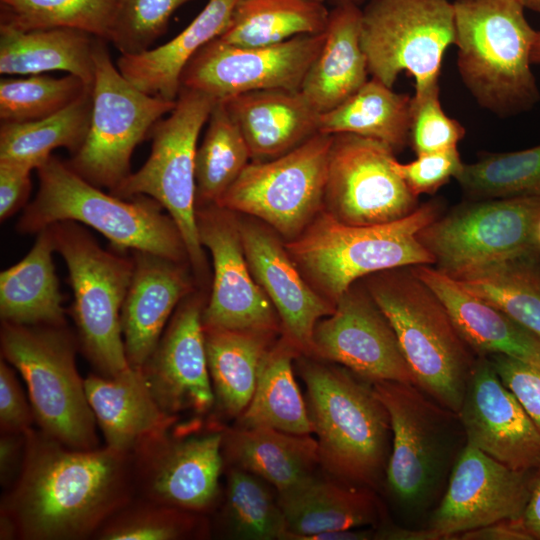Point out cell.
I'll list each match as a JSON object with an SVG mask.
<instances>
[{"mask_svg": "<svg viewBox=\"0 0 540 540\" xmlns=\"http://www.w3.org/2000/svg\"><path fill=\"white\" fill-rule=\"evenodd\" d=\"M133 497L130 454L106 445L73 449L32 428L0 513L14 523L17 539L86 540Z\"/></svg>", "mask_w": 540, "mask_h": 540, "instance_id": "obj_1", "label": "cell"}, {"mask_svg": "<svg viewBox=\"0 0 540 540\" xmlns=\"http://www.w3.org/2000/svg\"><path fill=\"white\" fill-rule=\"evenodd\" d=\"M296 360L320 468L338 480L377 490L385 481L391 426L372 384L319 358L300 354Z\"/></svg>", "mask_w": 540, "mask_h": 540, "instance_id": "obj_2", "label": "cell"}, {"mask_svg": "<svg viewBox=\"0 0 540 540\" xmlns=\"http://www.w3.org/2000/svg\"><path fill=\"white\" fill-rule=\"evenodd\" d=\"M460 77L476 102L499 117L534 108L540 91L532 72L536 30L521 0H455Z\"/></svg>", "mask_w": 540, "mask_h": 540, "instance_id": "obj_3", "label": "cell"}, {"mask_svg": "<svg viewBox=\"0 0 540 540\" xmlns=\"http://www.w3.org/2000/svg\"><path fill=\"white\" fill-rule=\"evenodd\" d=\"M369 276L365 287L393 327L415 385L457 414L478 356L410 266Z\"/></svg>", "mask_w": 540, "mask_h": 540, "instance_id": "obj_4", "label": "cell"}, {"mask_svg": "<svg viewBox=\"0 0 540 540\" xmlns=\"http://www.w3.org/2000/svg\"><path fill=\"white\" fill-rule=\"evenodd\" d=\"M36 170L39 189L19 219L20 232L38 233L62 221L81 222L122 250L147 252L175 261L188 257L175 222L162 212L163 207L156 200L106 194L55 156Z\"/></svg>", "mask_w": 540, "mask_h": 540, "instance_id": "obj_5", "label": "cell"}, {"mask_svg": "<svg viewBox=\"0 0 540 540\" xmlns=\"http://www.w3.org/2000/svg\"><path fill=\"white\" fill-rule=\"evenodd\" d=\"M442 204L430 200L398 220L365 226L342 223L328 212L317 215L286 244L293 261L335 305L362 277L384 270L434 264L418 233L439 217Z\"/></svg>", "mask_w": 540, "mask_h": 540, "instance_id": "obj_6", "label": "cell"}, {"mask_svg": "<svg viewBox=\"0 0 540 540\" xmlns=\"http://www.w3.org/2000/svg\"><path fill=\"white\" fill-rule=\"evenodd\" d=\"M1 355L26 383L39 430L67 447H99L96 419L76 366L78 342L65 326L2 321Z\"/></svg>", "mask_w": 540, "mask_h": 540, "instance_id": "obj_7", "label": "cell"}, {"mask_svg": "<svg viewBox=\"0 0 540 540\" xmlns=\"http://www.w3.org/2000/svg\"><path fill=\"white\" fill-rule=\"evenodd\" d=\"M49 229L55 250L68 269L81 350L99 375L116 376L131 367L124 347L121 310L134 261L101 248L76 222H58Z\"/></svg>", "mask_w": 540, "mask_h": 540, "instance_id": "obj_8", "label": "cell"}, {"mask_svg": "<svg viewBox=\"0 0 540 540\" xmlns=\"http://www.w3.org/2000/svg\"><path fill=\"white\" fill-rule=\"evenodd\" d=\"M224 423L213 415L178 420L130 454L134 497L198 514L222 498Z\"/></svg>", "mask_w": 540, "mask_h": 540, "instance_id": "obj_9", "label": "cell"}, {"mask_svg": "<svg viewBox=\"0 0 540 540\" xmlns=\"http://www.w3.org/2000/svg\"><path fill=\"white\" fill-rule=\"evenodd\" d=\"M361 44L373 78L393 88L406 72L413 97L438 90L444 54L455 45L453 2L369 0L361 8Z\"/></svg>", "mask_w": 540, "mask_h": 540, "instance_id": "obj_10", "label": "cell"}, {"mask_svg": "<svg viewBox=\"0 0 540 540\" xmlns=\"http://www.w3.org/2000/svg\"><path fill=\"white\" fill-rule=\"evenodd\" d=\"M217 100L181 88L169 116L151 129V153L144 165L131 173L111 194L156 200L175 222L194 268L202 271L204 252L196 219L195 155L197 140Z\"/></svg>", "mask_w": 540, "mask_h": 540, "instance_id": "obj_11", "label": "cell"}, {"mask_svg": "<svg viewBox=\"0 0 540 540\" xmlns=\"http://www.w3.org/2000/svg\"><path fill=\"white\" fill-rule=\"evenodd\" d=\"M107 42H95L90 127L67 164L89 183L111 191L131 174L134 149L176 100L148 95L129 82L112 62Z\"/></svg>", "mask_w": 540, "mask_h": 540, "instance_id": "obj_12", "label": "cell"}, {"mask_svg": "<svg viewBox=\"0 0 540 540\" xmlns=\"http://www.w3.org/2000/svg\"><path fill=\"white\" fill-rule=\"evenodd\" d=\"M371 384L388 412L391 426L387 488L401 505L425 508L441 488L451 464L459 417L414 384Z\"/></svg>", "mask_w": 540, "mask_h": 540, "instance_id": "obj_13", "label": "cell"}, {"mask_svg": "<svg viewBox=\"0 0 540 540\" xmlns=\"http://www.w3.org/2000/svg\"><path fill=\"white\" fill-rule=\"evenodd\" d=\"M540 196L470 200L417 235L438 271L459 280L531 248Z\"/></svg>", "mask_w": 540, "mask_h": 540, "instance_id": "obj_14", "label": "cell"}, {"mask_svg": "<svg viewBox=\"0 0 540 540\" xmlns=\"http://www.w3.org/2000/svg\"><path fill=\"white\" fill-rule=\"evenodd\" d=\"M332 142L333 135L317 133L279 157L249 163L216 205L296 238L324 206Z\"/></svg>", "mask_w": 540, "mask_h": 540, "instance_id": "obj_15", "label": "cell"}, {"mask_svg": "<svg viewBox=\"0 0 540 540\" xmlns=\"http://www.w3.org/2000/svg\"><path fill=\"white\" fill-rule=\"evenodd\" d=\"M395 152L361 136L333 135L324 206L342 223L356 226L388 223L411 214L414 195L394 169Z\"/></svg>", "mask_w": 540, "mask_h": 540, "instance_id": "obj_16", "label": "cell"}, {"mask_svg": "<svg viewBox=\"0 0 540 540\" xmlns=\"http://www.w3.org/2000/svg\"><path fill=\"white\" fill-rule=\"evenodd\" d=\"M324 39L325 31L269 46L244 47L217 37L187 63L180 86L217 101L255 90L299 91Z\"/></svg>", "mask_w": 540, "mask_h": 540, "instance_id": "obj_17", "label": "cell"}, {"mask_svg": "<svg viewBox=\"0 0 540 540\" xmlns=\"http://www.w3.org/2000/svg\"><path fill=\"white\" fill-rule=\"evenodd\" d=\"M534 470L512 469L465 443L446 489L428 522L440 540L505 520H520L527 505Z\"/></svg>", "mask_w": 540, "mask_h": 540, "instance_id": "obj_18", "label": "cell"}, {"mask_svg": "<svg viewBox=\"0 0 540 540\" xmlns=\"http://www.w3.org/2000/svg\"><path fill=\"white\" fill-rule=\"evenodd\" d=\"M313 357L345 367L367 382L397 381L415 385L396 334L366 287L355 283L318 321Z\"/></svg>", "mask_w": 540, "mask_h": 540, "instance_id": "obj_19", "label": "cell"}, {"mask_svg": "<svg viewBox=\"0 0 540 540\" xmlns=\"http://www.w3.org/2000/svg\"><path fill=\"white\" fill-rule=\"evenodd\" d=\"M228 210L197 207L199 239L211 253L214 276L210 299L202 312L204 327L277 334L278 314L255 281L244 253L239 225Z\"/></svg>", "mask_w": 540, "mask_h": 540, "instance_id": "obj_20", "label": "cell"}, {"mask_svg": "<svg viewBox=\"0 0 540 540\" xmlns=\"http://www.w3.org/2000/svg\"><path fill=\"white\" fill-rule=\"evenodd\" d=\"M203 309L198 298H184L153 353L140 367L156 402L171 416L207 418L214 413Z\"/></svg>", "mask_w": 540, "mask_h": 540, "instance_id": "obj_21", "label": "cell"}, {"mask_svg": "<svg viewBox=\"0 0 540 540\" xmlns=\"http://www.w3.org/2000/svg\"><path fill=\"white\" fill-rule=\"evenodd\" d=\"M457 415L466 443L515 470L540 465V431L488 357L478 356Z\"/></svg>", "mask_w": 540, "mask_h": 540, "instance_id": "obj_22", "label": "cell"}, {"mask_svg": "<svg viewBox=\"0 0 540 540\" xmlns=\"http://www.w3.org/2000/svg\"><path fill=\"white\" fill-rule=\"evenodd\" d=\"M239 229L251 273L278 314L283 338L300 354L313 357L315 326L335 305L306 283L288 251L268 230L252 223L240 224Z\"/></svg>", "mask_w": 540, "mask_h": 540, "instance_id": "obj_23", "label": "cell"}, {"mask_svg": "<svg viewBox=\"0 0 540 540\" xmlns=\"http://www.w3.org/2000/svg\"><path fill=\"white\" fill-rule=\"evenodd\" d=\"M135 253L121 326L127 360L131 367L140 368L156 348L173 311L189 294L191 283L181 261Z\"/></svg>", "mask_w": 540, "mask_h": 540, "instance_id": "obj_24", "label": "cell"}, {"mask_svg": "<svg viewBox=\"0 0 540 540\" xmlns=\"http://www.w3.org/2000/svg\"><path fill=\"white\" fill-rule=\"evenodd\" d=\"M440 299L477 356L502 354L540 367V336L429 265L410 266Z\"/></svg>", "mask_w": 540, "mask_h": 540, "instance_id": "obj_25", "label": "cell"}, {"mask_svg": "<svg viewBox=\"0 0 540 540\" xmlns=\"http://www.w3.org/2000/svg\"><path fill=\"white\" fill-rule=\"evenodd\" d=\"M277 494L288 528L285 540L328 530L377 528L384 523L385 511L376 490L326 473H314Z\"/></svg>", "mask_w": 540, "mask_h": 540, "instance_id": "obj_26", "label": "cell"}, {"mask_svg": "<svg viewBox=\"0 0 540 540\" xmlns=\"http://www.w3.org/2000/svg\"><path fill=\"white\" fill-rule=\"evenodd\" d=\"M84 384L105 445L116 451L131 454L146 439L180 420L161 409L141 368L130 367L112 377L91 374Z\"/></svg>", "mask_w": 540, "mask_h": 540, "instance_id": "obj_27", "label": "cell"}, {"mask_svg": "<svg viewBox=\"0 0 540 540\" xmlns=\"http://www.w3.org/2000/svg\"><path fill=\"white\" fill-rule=\"evenodd\" d=\"M253 161H267L319 133L318 113L300 91L255 90L222 100Z\"/></svg>", "mask_w": 540, "mask_h": 540, "instance_id": "obj_28", "label": "cell"}, {"mask_svg": "<svg viewBox=\"0 0 540 540\" xmlns=\"http://www.w3.org/2000/svg\"><path fill=\"white\" fill-rule=\"evenodd\" d=\"M222 453L232 466L268 482L277 493L291 489L320 467L318 443L311 434H293L270 427L224 424Z\"/></svg>", "mask_w": 540, "mask_h": 540, "instance_id": "obj_29", "label": "cell"}, {"mask_svg": "<svg viewBox=\"0 0 540 540\" xmlns=\"http://www.w3.org/2000/svg\"><path fill=\"white\" fill-rule=\"evenodd\" d=\"M239 0H208L206 6L177 36L165 44L136 54H121L120 73L148 95L175 101L180 77L193 56L223 34Z\"/></svg>", "mask_w": 540, "mask_h": 540, "instance_id": "obj_30", "label": "cell"}, {"mask_svg": "<svg viewBox=\"0 0 540 540\" xmlns=\"http://www.w3.org/2000/svg\"><path fill=\"white\" fill-rule=\"evenodd\" d=\"M368 75L361 44V8L333 7L323 46L303 79L300 93L322 114L354 94Z\"/></svg>", "mask_w": 540, "mask_h": 540, "instance_id": "obj_31", "label": "cell"}, {"mask_svg": "<svg viewBox=\"0 0 540 540\" xmlns=\"http://www.w3.org/2000/svg\"><path fill=\"white\" fill-rule=\"evenodd\" d=\"M214 393L213 416L236 420L254 393L262 361L276 334L204 327Z\"/></svg>", "mask_w": 540, "mask_h": 540, "instance_id": "obj_32", "label": "cell"}, {"mask_svg": "<svg viewBox=\"0 0 540 540\" xmlns=\"http://www.w3.org/2000/svg\"><path fill=\"white\" fill-rule=\"evenodd\" d=\"M97 38L73 28L20 30L0 24V73L64 71L92 85Z\"/></svg>", "mask_w": 540, "mask_h": 540, "instance_id": "obj_33", "label": "cell"}, {"mask_svg": "<svg viewBox=\"0 0 540 540\" xmlns=\"http://www.w3.org/2000/svg\"><path fill=\"white\" fill-rule=\"evenodd\" d=\"M49 227L37 233L28 254L0 274V316L21 325L65 326Z\"/></svg>", "mask_w": 540, "mask_h": 540, "instance_id": "obj_34", "label": "cell"}, {"mask_svg": "<svg viewBox=\"0 0 540 540\" xmlns=\"http://www.w3.org/2000/svg\"><path fill=\"white\" fill-rule=\"evenodd\" d=\"M411 107L412 96L372 77L340 105L320 114L319 133L369 138L396 153L409 144Z\"/></svg>", "mask_w": 540, "mask_h": 540, "instance_id": "obj_35", "label": "cell"}, {"mask_svg": "<svg viewBox=\"0 0 540 540\" xmlns=\"http://www.w3.org/2000/svg\"><path fill=\"white\" fill-rule=\"evenodd\" d=\"M299 351L282 338L266 353L252 398L234 425L270 427L293 434H312L305 398L294 377L292 362Z\"/></svg>", "mask_w": 540, "mask_h": 540, "instance_id": "obj_36", "label": "cell"}, {"mask_svg": "<svg viewBox=\"0 0 540 540\" xmlns=\"http://www.w3.org/2000/svg\"><path fill=\"white\" fill-rule=\"evenodd\" d=\"M330 11L320 0H239L218 38L244 47L269 46L323 33Z\"/></svg>", "mask_w": 540, "mask_h": 540, "instance_id": "obj_37", "label": "cell"}, {"mask_svg": "<svg viewBox=\"0 0 540 540\" xmlns=\"http://www.w3.org/2000/svg\"><path fill=\"white\" fill-rule=\"evenodd\" d=\"M92 115V87L65 109L32 122L1 123L0 160L37 169L57 148L72 154L83 145Z\"/></svg>", "mask_w": 540, "mask_h": 540, "instance_id": "obj_38", "label": "cell"}, {"mask_svg": "<svg viewBox=\"0 0 540 540\" xmlns=\"http://www.w3.org/2000/svg\"><path fill=\"white\" fill-rule=\"evenodd\" d=\"M456 281L540 336L538 248L521 252Z\"/></svg>", "mask_w": 540, "mask_h": 540, "instance_id": "obj_39", "label": "cell"}, {"mask_svg": "<svg viewBox=\"0 0 540 540\" xmlns=\"http://www.w3.org/2000/svg\"><path fill=\"white\" fill-rule=\"evenodd\" d=\"M225 489L217 508L218 526L231 538L285 540L288 528L277 492L262 478L227 466Z\"/></svg>", "mask_w": 540, "mask_h": 540, "instance_id": "obj_40", "label": "cell"}, {"mask_svg": "<svg viewBox=\"0 0 540 540\" xmlns=\"http://www.w3.org/2000/svg\"><path fill=\"white\" fill-rule=\"evenodd\" d=\"M195 155L196 207L217 204L250 163L249 147L224 103L217 101Z\"/></svg>", "mask_w": 540, "mask_h": 540, "instance_id": "obj_41", "label": "cell"}, {"mask_svg": "<svg viewBox=\"0 0 540 540\" xmlns=\"http://www.w3.org/2000/svg\"><path fill=\"white\" fill-rule=\"evenodd\" d=\"M211 530L208 515L133 497L104 522L93 539H206Z\"/></svg>", "mask_w": 540, "mask_h": 540, "instance_id": "obj_42", "label": "cell"}, {"mask_svg": "<svg viewBox=\"0 0 540 540\" xmlns=\"http://www.w3.org/2000/svg\"><path fill=\"white\" fill-rule=\"evenodd\" d=\"M470 200L540 196V145L485 153L455 177Z\"/></svg>", "mask_w": 540, "mask_h": 540, "instance_id": "obj_43", "label": "cell"}, {"mask_svg": "<svg viewBox=\"0 0 540 540\" xmlns=\"http://www.w3.org/2000/svg\"><path fill=\"white\" fill-rule=\"evenodd\" d=\"M118 0H0V24L20 30L73 28L109 41Z\"/></svg>", "mask_w": 540, "mask_h": 540, "instance_id": "obj_44", "label": "cell"}, {"mask_svg": "<svg viewBox=\"0 0 540 540\" xmlns=\"http://www.w3.org/2000/svg\"><path fill=\"white\" fill-rule=\"evenodd\" d=\"M91 87L72 74L60 78L45 74L1 78V123L44 119L68 107Z\"/></svg>", "mask_w": 540, "mask_h": 540, "instance_id": "obj_45", "label": "cell"}, {"mask_svg": "<svg viewBox=\"0 0 540 540\" xmlns=\"http://www.w3.org/2000/svg\"><path fill=\"white\" fill-rule=\"evenodd\" d=\"M193 0H118L109 41L121 54H136L166 31L172 14Z\"/></svg>", "mask_w": 540, "mask_h": 540, "instance_id": "obj_46", "label": "cell"}, {"mask_svg": "<svg viewBox=\"0 0 540 540\" xmlns=\"http://www.w3.org/2000/svg\"><path fill=\"white\" fill-rule=\"evenodd\" d=\"M462 124L449 117L440 102V89L412 96L409 145L416 155L457 147L465 136Z\"/></svg>", "mask_w": 540, "mask_h": 540, "instance_id": "obj_47", "label": "cell"}, {"mask_svg": "<svg viewBox=\"0 0 540 540\" xmlns=\"http://www.w3.org/2000/svg\"><path fill=\"white\" fill-rule=\"evenodd\" d=\"M457 147L448 150L417 155L408 163L394 161V169L411 192L419 197L421 194H434L451 178L457 176L463 166Z\"/></svg>", "mask_w": 540, "mask_h": 540, "instance_id": "obj_48", "label": "cell"}, {"mask_svg": "<svg viewBox=\"0 0 540 540\" xmlns=\"http://www.w3.org/2000/svg\"><path fill=\"white\" fill-rule=\"evenodd\" d=\"M486 357L540 431V367L502 354Z\"/></svg>", "mask_w": 540, "mask_h": 540, "instance_id": "obj_49", "label": "cell"}, {"mask_svg": "<svg viewBox=\"0 0 540 540\" xmlns=\"http://www.w3.org/2000/svg\"><path fill=\"white\" fill-rule=\"evenodd\" d=\"M35 423L28 403L11 365L0 361V429L1 433H26Z\"/></svg>", "mask_w": 540, "mask_h": 540, "instance_id": "obj_50", "label": "cell"}, {"mask_svg": "<svg viewBox=\"0 0 540 540\" xmlns=\"http://www.w3.org/2000/svg\"><path fill=\"white\" fill-rule=\"evenodd\" d=\"M33 169L12 161L0 160V219L14 215L26 205L31 191Z\"/></svg>", "mask_w": 540, "mask_h": 540, "instance_id": "obj_51", "label": "cell"}, {"mask_svg": "<svg viewBox=\"0 0 540 540\" xmlns=\"http://www.w3.org/2000/svg\"><path fill=\"white\" fill-rule=\"evenodd\" d=\"M26 433H1L0 483L5 491L20 474L26 452Z\"/></svg>", "mask_w": 540, "mask_h": 540, "instance_id": "obj_52", "label": "cell"}, {"mask_svg": "<svg viewBox=\"0 0 540 540\" xmlns=\"http://www.w3.org/2000/svg\"><path fill=\"white\" fill-rule=\"evenodd\" d=\"M455 540H532L520 520H505L462 532Z\"/></svg>", "mask_w": 540, "mask_h": 540, "instance_id": "obj_53", "label": "cell"}, {"mask_svg": "<svg viewBox=\"0 0 540 540\" xmlns=\"http://www.w3.org/2000/svg\"><path fill=\"white\" fill-rule=\"evenodd\" d=\"M520 521L532 540H540V465L534 470L529 499Z\"/></svg>", "mask_w": 540, "mask_h": 540, "instance_id": "obj_54", "label": "cell"}, {"mask_svg": "<svg viewBox=\"0 0 540 540\" xmlns=\"http://www.w3.org/2000/svg\"><path fill=\"white\" fill-rule=\"evenodd\" d=\"M376 540H440L428 527L421 529L403 528L393 524H382L375 529Z\"/></svg>", "mask_w": 540, "mask_h": 540, "instance_id": "obj_55", "label": "cell"}, {"mask_svg": "<svg viewBox=\"0 0 540 540\" xmlns=\"http://www.w3.org/2000/svg\"><path fill=\"white\" fill-rule=\"evenodd\" d=\"M531 61L533 65H540V31L537 30L532 45Z\"/></svg>", "mask_w": 540, "mask_h": 540, "instance_id": "obj_56", "label": "cell"}, {"mask_svg": "<svg viewBox=\"0 0 540 540\" xmlns=\"http://www.w3.org/2000/svg\"><path fill=\"white\" fill-rule=\"evenodd\" d=\"M329 2L333 5V7L336 6H356L362 8L366 2L369 0H325V2Z\"/></svg>", "mask_w": 540, "mask_h": 540, "instance_id": "obj_57", "label": "cell"}, {"mask_svg": "<svg viewBox=\"0 0 540 540\" xmlns=\"http://www.w3.org/2000/svg\"><path fill=\"white\" fill-rule=\"evenodd\" d=\"M525 8L540 13V0H521Z\"/></svg>", "mask_w": 540, "mask_h": 540, "instance_id": "obj_58", "label": "cell"}, {"mask_svg": "<svg viewBox=\"0 0 540 540\" xmlns=\"http://www.w3.org/2000/svg\"><path fill=\"white\" fill-rule=\"evenodd\" d=\"M534 243L536 247L540 250V217L536 223L534 230Z\"/></svg>", "mask_w": 540, "mask_h": 540, "instance_id": "obj_59", "label": "cell"}, {"mask_svg": "<svg viewBox=\"0 0 540 540\" xmlns=\"http://www.w3.org/2000/svg\"><path fill=\"white\" fill-rule=\"evenodd\" d=\"M320 1H323V2H325V0H320Z\"/></svg>", "mask_w": 540, "mask_h": 540, "instance_id": "obj_60", "label": "cell"}]
</instances>
